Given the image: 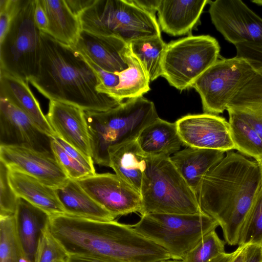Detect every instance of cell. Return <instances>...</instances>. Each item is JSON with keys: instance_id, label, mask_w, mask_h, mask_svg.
<instances>
[{"instance_id": "obj_1", "label": "cell", "mask_w": 262, "mask_h": 262, "mask_svg": "<svg viewBox=\"0 0 262 262\" xmlns=\"http://www.w3.org/2000/svg\"><path fill=\"white\" fill-rule=\"evenodd\" d=\"M48 229L69 255L99 257L117 262H157L171 259L162 247L129 225L67 214L50 216Z\"/></svg>"}, {"instance_id": "obj_2", "label": "cell", "mask_w": 262, "mask_h": 262, "mask_svg": "<svg viewBox=\"0 0 262 262\" xmlns=\"http://www.w3.org/2000/svg\"><path fill=\"white\" fill-rule=\"evenodd\" d=\"M226 152L204 177L196 195L202 210L222 228L225 242L235 246L262 179L257 161L233 150Z\"/></svg>"}, {"instance_id": "obj_3", "label": "cell", "mask_w": 262, "mask_h": 262, "mask_svg": "<svg viewBox=\"0 0 262 262\" xmlns=\"http://www.w3.org/2000/svg\"><path fill=\"white\" fill-rule=\"evenodd\" d=\"M41 54L36 76L28 81L47 99L85 112H103L122 102L97 90L101 81L74 47L41 31Z\"/></svg>"}, {"instance_id": "obj_4", "label": "cell", "mask_w": 262, "mask_h": 262, "mask_svg": "<svg viewBox=\"0 0 262 262\" xmlns=\"http://www.w3.org/2000/svg\"><path fill=\"white\" fill-rule=\"evenodd\" d=\"M94 163L110 167L108 149L136 140L158 118L154 103L143 96L103 112H85Z\"/></svg>"}, {"instance_id": "obj_5", "label": "cell", "mask_w": 262, "mask_h": 262, "mask_svg": "<svg viewBox=\"0 0 262 262\" xmlns=\"http://www.w3.org/2000/svg\"><path fill=\"white\" fill-rule=\"evenodd\" d=\"M140 194L141 215L148 213L196 214L203 212L196 193L169 158L146 157Z\"/></svg>"}, {"instance_id": "obj_6", "label": "cell", "mask_w": 262, "mask_h": 262, "mask_svg": "<svg viewBox=\"0 0 262 262\" xmlns=\"http://www.w3.org/2000/svg\"><path fill=\"white\" fill-rule=\"evenodd\" d=\"M82 30L118 37L127 44L132 40L161 36L154 17L132 0H94L79 14Z\"/></svg>"}, {"instance_id": "obj_7", "label": "cell", "mask_w": 262, "mask_h": 262, "mask_svg": "<svg viewBox=\"0 0 262 262\" xmlns=\"http://www.w3.org/2000/svg\"><path fill=\"white\" fill-rule=\"evenodd\" d=\"M218 223L204 212L196 214L148 213L131 225L138 233L167 251L172 259L182 260Z\"/></svg>"}, {"instance_id": "obj_8", "label": "cell", "mask_w": 262, "mask_h": 262, "mask_svg": "<svg viewBox=\"0 0 262 262\" xmlns=\"http://www.w3.org/2000/svg\"><path fill=\"white\" fill-rule=\"evenodd\" d=\"M34 6L35 0L24 1L0 42V70L28 82L37 74L41 54V31L34 21Z\"/></svg>"}, {"instance_id": "obj_9", "label": "cell", "mask_w": 262, "mask_h": 262, "mask_svg": "<svg viewBox=\"0 0 262 262\" xmlns=\"http://www.w3.org/2000/svg\"><path fill=\"white\" fill-rule=\"evenodd\" d=\"M220 47L210 35H190L167 44L161 76L176 89L192 86L219 59Z\"/></svg>"}, {"instance_id": "obj_10", "label": "cell", "mask_w": 262, "mask_h": 262, "mask_svg": "<svg viewBox=\"0 0 262 262\" xmlns=\"http://www.w3.org/2000/svg\"><path fill=\"white\" fill-rule=\"evenodd\" d=\"M256 72L244 59H218L195 81L204 113H222L239 90Z\"/></svg>"}, {"instance_id": "obj_11", "label": "cell", "mask_w": 262, "mask_h": 262, "mask_svg": "<svg viewBox=\"0 0 262 262\" xmlns=\"http://www.w3.org/2000/svg\"><path fill=\"white\" fill-rule=\"evenodd\" d=\"M209 13L216 30L234 45H262V18L240 0L209 1Z\"/></svg>"}, {"instance_id": "obj_12", "label": "cell", "mask_w": 262, "mask_h": 262, "mask_svg": "<svg viewBox=\"0 0 262 262\" xmlns=\"http://www.w3.org/2000/svg\"><path fill=\"white\" fill-rule=\"evenodd\" d=\"M75 181L115 218L141 211L140 193L116 174L96 173Z\"/></svg>"}, {"instance_id": "obj_13", "label": "cell", "mask_w": 262, "mask_h": 262, "mask_svg": "<svg viewBox=\"0 0 262 262\" xmlns=\"http://www.w3.org/2000/svg\"><path fill=\"white\" fill-rule=\"evenodd\" d=\"M176 124L187 147L225 152L235 149L229 122L217 115H188L177 120Z\"/></svg>"}, {"instance_id": "obj_14", "label": "cell", "mask_w": 262, "mask_h": 262, "mask_svg": "<svg viewBox=\"0 0 262 262\" xmlns=\"http://www.w3.org/2000/svg\"><path fill=\"white\" fill-rule=\"evenodd\" d=\"M51 138L24 112L0 97V146L23 147L53 155Z\"/></svg>"}, {"instance_id": "obj_15", "label": "cell", "mask_w": 262, "mask_h": 262, "mask_svg": "<svg viewBox=\"0 0 262 262\" xmlns=\"http://www.w3.org/2000/svg\"><path fill=\"white\" fill-rule=\"evenodd\" d=\"M0 161L9 169L30 175L54 189L70 179L53 155L23 147L0 146Z\"/></svg>"}, {"instance_id": "obj_16", "label": "cell", "mask_w": 262, "mask_h": 262, "mask_svg": "<svg viewBox=\"0 0 262 262\" xmlns=\"http://www.w3.org/2000/svg\"><path fill=\"white\" fill-rule=\"evenodd\" d=\"M46 117L56 136L92 158L83 110L71 104L50 100Z\"/></svg>"}, {"instance_id": "obj_17", "label": "cell", "mask_w": 262, "mask_h": 262, "mask_svg": "<svg viewBox=\"0 0 262 262\" xmlns=\"http://www.w3.org/2000/svg\"><path fill=\"white\" fill-rule=\"evenodd\" d=\"M127 47L128 44L118 37L82 30L74 48L103 70L119 73L128 68L125 58Z\"/></svg>"}, {"instance_id": "obj_18", "label": "cell", "mask_w": 262, "mask_h": 262, "mask_svg": "<svg viewBox=\"0 0 262 262\" xmlns=\"http://www.w3.org/2000/svg\"><path fill=\"white\" fill-rule=\"evenodd\" d=\"M50 216L42 209L18 197L15 230L20 247L29 262H34L39 239L48 227Z\"/></svg>"}, {"instance_id": "obj_19", "label": "cell", "mask_w": 262, "mask_h": 262, "mask_svg": "<svg viewBox=\"0 0 262 262\" xmlns=\"http://www.w3.org/2000/svg\"><path fill=\"white\" fill-rule=\"evenodd\" d=\"M0 71V97L5 98L24 112L45 134L51 137L56 136L29 82L4 70Z\"/></svg>"}, {"instance_id": "obj_20", "label": "cell", "mask_w": 262, "mask_h": 262, "mask_svg": "<svg viewBox=\"0 0 262 262\" xmlns=\"http://www.w3.org/2000/svg\"><path fill=\"white\" fill-rule=\"evenodd\" d=\"M225 152L187 147L171 156L169 159L196 194L204 177L223 159Z\"/></svg>"}, {"instance_id": "obj_21", "label": "cell", "mask_w": 262, "mask_h": 262, "mask_svg": "<svg viewBox=\"0 0 262 262\" xmlns=\"http://www.w3.org/2000/svg\"><path fill=\"white\" fill-rule=\"evenodd\" d=\"M208 3V0H160L157 12L162 31L173 36L189 33Z\"/></svg>"}, {"instance_id": "obj_22", "label": "cell", "mask_w": 262, "mask_h": 262, "mask_svg": "<svg viewBox=\"0 0 262 262\" xmlns=\"http://www.w3.org/2000/svg\"><path fill=\"white\" fill-rule=\"evenodd\" d=\"M9 169V183L18 197L24 199L50 216L66 214L55 189L30 175Z\"/></svg>"}, {"instance_id": "obj_23", "label": "cell", "mask_w": 262, "mask_h": 262, "mask_svg": "<svg viewBox=\"0 0 262 262\" xmlns=\"http://www.w3.org/2000/svg\"><path fill=\"white\" fill-rule=\"evenodd\" d=\"M137 141L144 154L149 157L169 158L184 145L176 122L159 117L141 131Z\"/></svg>"}, {"instance_id": "obj_24", "label": "cell", "mask_w": 262, "mask_h": 262, "mask_svg": "<svg viewBox=\"0 0 262 262\" xmlns=\"http://www.w3.org/2000/svg\"><path fill=\"white\" fill-rule=\"evenodd\" d=\"M48 18L46 33L63 44L75 47L82 30L79 16L65 0H40Z\"/></svg>"}, {"instance_id": "obj_25", "label": "cell", "mask_w": 262, "mask_h": 262, "mask_svg": "<svg viewBox=\"0 0 262 262\" xmlns=\"http://www.w3.org/2000/svg\"><path fill=\"white\" fill-rule=\"evenodd\" d=\"M108 154L115 174L140 193L146 156L137 139L110 147Z\"/></svg>"}, {"instance_id": "obj_26", "label": "cell", "mask_w": 262, "mask_h": 262, "mask_svg": "<svg viewBox=\"0 0 262 262\" xmlns=\"http://www.w3.org/2000/svg\"><path fill=\"white\" fill-rule=\"evenodd\" d=\"M66 214L101 221H112L115 217L94 200L74 180L69 179L62 187L55 189Z\"/></svg>"}, {"instance_id": "obj_27", "label": "cell", "mask_w": 262, "mask_h": 262, "mask_svg": "<svg viewBox=\"0 0 262 262\" xmlns=\"http://www.w3.org/2000/svg\"><path fill=\"white\" fill-rule=\"evenodd\" d=\"M128 68L118 73L119 83L106 94L121 102L124 99L143 96L150 90V79L142 64L130 51L128 46L125 53Z\"/></svg>"}, {"instance_id": "obj_28", "label": "cell", "mask_w": 262, "mask_h": 262, "mask_svg": "<svg viewBox=\"0 0 262 262\" xmlns=\"http://www.w3.org/2000/svg\"><path fill=\"white\" fill-rule=\"evenodd\" d=\"M128 48L142 64L150 81L162 75V63L167 44L161 36L144 37L132 40Z\"/></svg>"}, {"instance_id": "obj_29", "label": "cell", "mask_w": 262, "mask_h": 262, "mask_svg": "<svg viewBox=\"0 0 262 262\" xmlns=\"http://www.w3.org/2000/svg\"><path fill=\"white\" fill-rule=\"evenodd\" d=\"M232 141L235 149L257 161L262 159V139L235 112L227 110Z\"/></svg>"}, {"instance_id": "obj_30", "label": "cell", "mask_w": 262, "mask_h": 262, "mask_svg": "<svg viewBox=\"0 0 262 262\" xmlns=\"http://www.w3.org/2000/svg\"><path fill=\"white\" fill-rule=\"evenodd\" d=\"M228 109L262 117V76L256 73L229 103Z\"/></svg>"}, {"instance_id": "obj_31", "label": "cell", "mask_w": 262, "mask_h": 262, "mask_svg": "<svg viewBox=\"0 0 262 262\" xmlns=\"http://www.w3.org/2000/svg\"><path fill=\"white\" fill-rule=\"evenodd\" d=\"M0 262H29L16 235L14 215L0 216Z\"/></svg>"}, {"instance_id": "obj_32", "label": "cell", "mask_w": 262, "mask_h": 262, "mask_svg": "<svg viewBox=\"0 0 262 262\" xmlns=\"http://www.w3.org/2000/svg\"><path fill=\"white\" fill-rule=\"evenodd\" d=\"M251 244L262 245V186L253 200L238 245Z\"/></svg>"}, {"instance_id": "obj_33", "label": "cell", "mask_w": 262, "mask_h": 262, "mask_svg": "<svg viewBox=\"0 0 262 262\" xmlns=\"http://www.w3.org/2000/svg\"><path fill=\"white\" fill-rule=\"evenodd\" d=\"M226 242L220 238L215 230L204 235L182 259L185 262H210L225 253Z\"/></svg>"}, {"instance_id": "obj_34", "label": "cell", "mask_w": 262, "mask_h": 262, "mask_svg": "<svg viewBox=\"0 0 262 262\" xmlns=\"http://www.w3.org/2000/svg\"><path fill=\"white\" fill-rule=\"evenodd\" d=\"M51 148L55 159L69 179L76 180L94 174L74 156L66 151L57 142L55 137L51 138Z\"/></svg>"}, {"instance_id": "obj_35", "label": "cell", "mask_w": 262, "mask_h": 262, "mask_svg": "<svg viewBox=\"0 0 262 262\" xmlns=\"http://www.w3.org/2000/svg\"><path fill=\"white\" fill-rule=\"evenodd\" d=\"M69 257L47 227L39 239L34 262H61L68 260Z\"/></svg>"}, {"instance_id": "obj_36", "label": "cell", "mask_w": 262, "mask_h": 262, "mask_svg": "<svg viewBox=\"0 0 262 262\" xmlns=\"http://www.w3.org/2000/svg\"><path fill=\"white\" fill-rule=\"evenodd\" d=\"M9 169L0 161V216L14 215L18 196L9 181Z\"/></svg>"}, {"instance_id": "obj_37", "label": "cell", "mask_w": 262, "mask_h": 262, "mask_svg": "<svg viewBox=\"0 0 262 262\" xmlns=\"http://www.w3.org/2000/svg\"><path fill=\"white\" fill-rule=\"evenodd\" d=\"M236 56L246 60L254 70L262 76V45L252 42L235 45Z\"/></svg>"}, {"instance_id": "obj_38", "label": "cell", "mask_w": 262, "mask_h": 262, "mask_svg": "<svg viewBox=\"0 0 262 262\" xmlns=\"http://www.w3.org/2000/svg\"><path fill=\"white\" fill-rule=\"evenodd\" d=\"M25 0H0V42L7 34L11 24Z\"/></svg>"}, {"instance_id": "obj_39", "label": "cell", "mask_w": 262, "mask_h": 262, "mask_svg": "<svg viewBox=\"0 0 262 262\" xmlns=\"http://www.w3.org/2000/svg\"><path fill=\"white\" fill-rule=\"evenodd\" d=\"M34 19L35 24L41 31L47 33L49 25L48 18L40 0H35Z\"/></svg>"}, {"instance_id": "obj_40", "label": "cell", "mask_w": 262, "mask_h": 262, "mask_svg": "<svg viewBox=\"0 0 262 262\" xmlns=\"http://www.w3.org/2000/svg\"><path fill=\"white\" fill-rule=\"evenodd\" d=\"M232 111L245 120L262 139V117L248 113Z\"/></svg>"}, {"instance_id": "obj_41", "label": "cell", "mask_w": 262, "mask_h": 262, "mask_svg": "<svg viewBox=\"0 0 262 262\" xmlns=\"http://www.w3.org/2000/svg\"><path fill=\"white\" fill-rule=\"evenodd\" d=\"M244 262H262V245H247Z\"/></svg>"}, {"instance_id": "obj_42", "label": "cell", "mask_w": 262, "mask_h": 262, "mask_svg": "<svg viewBox=\"0 0 262 262\" xmlns=\"http://www.w3.org/2000/svg\"><path fill=\"white\" fill-rule=\"evenodd\" d=\"M132 2L139 7L147 12L152 16H155L158 11L160 0H132Z\"/></svg>"}, {"instance_id": "obj_43", "label": "cell", "mask_w": 262, "mask_h": 262, "mask_svg": "<svg viewBox=\"0 0 262 262\" xmlns=\"http://www.w3.org/2000/svg\"><path fill=\"white\" fill-rule=\"evenodd\" d=\"M68 5L76 15L79 14L86 7L91 5L94 0H66Z\"/></svg>"}, {"instance_id": "obj_44", "label": "cell", "mask_w": 262, "mask_h": 262, "mask_svg": "<svg viewBox=\"0 0 262 262\" xmlns=\"http://www.w3.org/2000/svg\"><path fill=\"white\" fill-rule=\"evenodd\" d=\"M246 246V245L238 246V248L233 252L221 254L210 262H232Z\"/></svg>"}, {"instance_id": "obj_45", "label": "cell", "mask_w": 262, "mask_h": 262, "mask_svg": "<svg viewBox=\"0 0 262 262\" xmlns=\"http://www.w3.org/2000/svg\"><path fill=\"white\" fill-rule=\"evenodd\" d=\"M68 262H117L96 257L72 255H69Z\"/></svg>"}, {"instance_id": "obj_46", "label": "cell", "mask_w": 262, "mask_h": 262, "mask_svg": "<svg viewBox=\"0 0 262 262\" xmlns=\"http://www.w3.org/2000/svg\"><path fill=\"white\" fill-rule=\"evenodd\" d=\"M247 245H246L245 247L238 254V255L235 257V258L233 260L232 262H244L245 257L246 249L247 248Z\"/></svg>"}, {"instance_id": "obj_47", "label": "cell", "mask_w": 262, "mask_h": 262, "mask_svg": "<svg viewBox=\"0 0 262 262\" xmlns=\"http://www.w3.org/2000/svg\"><path fill=\"white\" fill-rule=\"evenodd\" d=\"M157 262H185V261L183 260L169 259H167V260H160V261H157Z\"/></svg>"}, {"instance_id": "obj_48", "label": "cell", "mask_w": 262, "mask_h": 262, "mask_svg": "<svg viewBox=\"0 0 262 262\" xmlns=\"http://www.w3.org/2000/svg\"><path fill=\"white\" fill-rule=\"evenodd\" d=\"M252 2L258 5L262 6V0H253Z\"/></svg>"}, {"instance_id": "obj_49", "label": "cell", "mask_w": 262, "mask_h": 262, "mask_svg": "<svg viewBox=\"0 0 262 262\" xmlns=\"http://www.w3.org/2000/svg\"><path fill=\"white\" fill-rule=\"evenodd\" d=\"M259 165V166H260V171H261V179H262V159L259 160L257 161Z\"/></svg>"}, {"instance_id": "obj_50", "label": "cell", "mask_w": 262, "mask_h": 262, "mask_svg": "<svg viewBox=\"0 0 262 262\" xmlns=\"http://www.w3.org/2000/svg\"><path fill=\"white\" fill-rule=\"evenodd\" d=\"M61 262H68V261L66 260V261H61Z\"/></svg>"}]
</instances>
